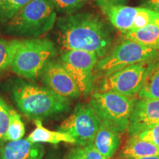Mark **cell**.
Returning a JSON list of instances; mask_svg holds the SVG:
<instances>
[{
	"label": "cell",
	"instance_id": "6da1fadb",
	"mask_svg": "<svg viewBox=\"0 0 159 159\" xmlns=\"http://www.w3.org/2000/svg\"><path fill=\"white\" fill-rule=\"evenodd\" d=\"M57 39L63 52L83 50L104 57L111 43L109 30L98 15L79 12L57 21Z\"/></svg>",
	"mask_w": 159,
	"mask_h": 159
},
{
	"label": "cell",
	"instance_id": "7a4b0ae2",
	"mask_svg": "<svg viewBox=\"0 0 159 159\" xmlns=\"http://www.w3.org/2000/svg\"><path fill=\"white\" fill-rule=\"evenodd\" d=\"M12 97L18 109L32 120L56 116L69 110L70 99L56 94L47 87L21 82L12 89Z\"/></svg>",
	"mask_w": 159,
	"mask_h": 159
},
{
	"label": "cell",
	"instance_id": "3957f363",
	"mask_svg": "<svg viewBox=\"0 0 159 159\" xmlns=\"http://www.w3.org/2000/svg\"><path fill=\"white\" fill-rule=\"evenodd\" d=\"M56 20L50 0H33L5 23L4 32L11 36L39 38L53 28Z\"/></svg>",
	"mask_w": 159,
	"mask_h": 159
},
{
	"label": "cell",
	"instance_id": "277c9868",
	"mask_svg": "<svg viewBox=\"0 0 159 159\" xmlns=\"http://www.w3.org/2000/svg\"><path fill=\"white\" fill-rule=\"evenodd\" d=\"M56 54V47L49 39L21 40L11 67L15 74L33 80L41 76L46 66Z\"/></svg>",
	"mask_w": 159,
	"mask_h": 159
},
{
	"label": "cell",
	"instance_id": "5b68a950",
	"mask_svg": "<svg viewBox=\"0 0 159 159\" xmlns=\"http://www.w3.org/2000/svg\"><path fill=\"white\" fill-rule=\"evenodd\" d=\"M136 100L134 97L124 96L114 91H99L92 94L89 104L101 124L122 134L128 131Z\"/></svg>",
	"mask_w": 159,
	"mask_h": 159
},
{
	"label": "cell",
	"instance_id": "8992f818",
	"mask_svg": "<svg viewBox=\"0 0 159 159\" xmlns=\"http://www.w3.org/2000/svg\"><path fill=\"white\" fill-rule=\"evenodd\" d=\"M158 55V49L125 39L102 57L97 62V67L104 72L105 76H108L128 66L152 61Z\"/></svg>",
	"mask_w": 159,
	"mask_h": 159
},
{
	"label": "cell",
	"instance_id": "52a82bcc",
	"mask_svg": "<svg viewBox=\"0 0 159 159\" xmlns=\"http://www.w3.org/2000/svg\"><path fill=\"white\" fill-rule=\"evenodd\" d=\"M100 121L90 104L78 103L71 114L59 127L61 132L68 134L80 147L92 144Z\"/></svg>",
	"mask_w": 159,
	"mask_h": 159
},
{
	"label": "cell",
	"instance_id": "ba28073f",
	"mask_svg": "<svg viewBox=\"0 0 159 159\" xmlns=\"http://www.w3.org/2000/svg\"><path fill=\"white\" fill-rule=\"evenodd\" d=\"M99 8L115 28L122 33L141 29L159 20V14L146 7L103 5Z\"/></svg>",
	"mask_w": 159,
	"mask_h": 159
},
{
	"label": "cell",
	"instance_id": "9c48e42d",
	"mask_svg": "<svg viewBox=\"0 0 159 159\" xmlns=\"http://www.w3.org/2000/svg\"><path fill=\"white\" fill-rule=\"evenodd\" d=\"M152 61L128 66L105 76L100 91H114L127 97L138 95Z\"/></svg>",
	"mask_w": 159,
	"mask_h": 159
},
{
	"label": "cell",
	"instance_id": "30bf717a",
	"mask_svg": "<svg viewBox=\"0 0 159 159\" xmlns=\"http://www.w3.org/2000/svg\"><path fill=\"white\" fill-rule=\"evenodd\" d=\"M41 76L46 87L61 96L71 99L81 94L74 80L61 61H49Z\"/></svg>",
	"mask_w": 159,
	"mask_h": 159
},
{
	"label": "cell",
	"instance_id": "8fae6325",
	"mask_svg": "<svg viewBox=\"0 0 159 159\" xmlns=\"http://www.w3.org/2000/svg\"><path fill=\"white\" fill-rule=\"evenodd\" d=\"M159 123V99H136L131 113L128 133L130 136Z\"/></svg>",
	"mask_w": 159,
	"mask_h": 159
},
{
	"label": "cell",
	"instance_id": "7c38bea8",
	"mask_svg": "<svg viewBox=\"0 0 159 159\" xmlns=\"http://www.w3.org/2000/svg\"><path fill=\"white\" fill-rule=\"evenodd\" d=\"M44 154L42 144L27 139L7 142L0 148V159H42Z\"/></svg>",
	"mask_w": 159,
	"mask_h": 159
},
{
	"label": "cell",
	"instance_id": "4fadbf2b",
	"mask_svg": "<svg viewBox=\"0 0 159 159\" xmlns=\"http://www.w3.org/2000/svg\"><path fill=\"white\" fill-rule=\"evenodd\" d=\"M121 143V134L100 124L92 144L100 153L111 159L119 150Z\"/></svg>",
	"mask_w": 159,
	"mask_h": 159
},
{
	"label": "cell",
	"instance_id": "5bb4252c",
	"mask_svg": "<svg viewBox=\"0 0 159 159\" xmlns=\"http://www.w3.org/2000/svg\"><path fill=\"white\" fill-rule=\"evenodd\" d=\"M159 156V148L148 141L132 136L120 152V159H135Z\"/></svg>",
	"mask_w": 159,
	"mask_h": 159
},
{
	"label": "cell",
	"instance_id": "9a60e30c",
	"mask_svg": "<svg viewBox=\"0 0 159 159\" xmlns=\"http://www.w3.org/2000/svg\"><path fill=\"white\" fill-rule=\"evenodd\" d=\"M34 122L36 127L26 138L30 142L39 144L47 143L52 144H57L62 142L76 144L75 139L68 134L60 130H50L46 128L43 126L41 120H35Z\"/></svg>",
	"mask_w": 159,
	"mask_h": 159
},
{
	"label": "cell",
	"instance_id": "2e32d148",
	"mask_svg": "<svg viewBox=\"0 0 159 159\" xmlns=\"http://www.w3.org/2000/svg\"><path fill=\"white\" fill-rule=\"evenodd\" d=\"M61 61L79 71L93 72L98 62V57L94 53L86 51L67 50L63 52Z\"/></svg>",
	"mask_w": 159,
	"mask_h": 159
},
{
	"label": "cell",
	"instance_id": "e0dca14e",
	"mask_svg": "<svg viewBox=\"0 0 159 159\" xmlns=\"http://www.w3.org/2000/svg\"><path fill=\"white\" fill-rule=\"evenodd\" d=\"M125 39L130 40L140 44L159 49V20L141 29L123 33Z\"/></svg>",
	"mask_w": 159,
	"mask_h": 159
},
{
	"label": "cell",
	"instance_id": "ac0fdd59",
	"mask_svg": "<svg viewBox=\"0 0 159 159\" xmlns=\"http://www.w3.org/2000/svg\"><path fill=\"white\" fill-rule=\"evenodd\" d=\"M138 97L139 99H159V60L150 63Z\"/></svg>",
	"mask_w": 159,
	"mask_h": 159
},
{
	"label": "cell",
	"instance_id": "d6986e66",
	"mask_svg": "<svg viewBox=\"0 0 159 159\" xmlns=\"http://www.w3.org/2000/svg\"><path fill=\"white\" fill-rule=\"evenodd\" d=\"M21 40H6L0 38V75L11 66Z\"/></svg>",
	"mask_w": 159,
	"mask_h": 159
},
{
	"label": "cell",
	"instance_id": "ffe728a7",
	"mask_svg": "<svg viewBox=\"0 0 159 159\" xmlns=\"http://www.w3.org/2000/svg\"><path fill=\"white\" fill-rule=\"evenodd\" d=\"M25 135V126L19 113L12 109L11 118L4 142H13L22 139Z\"/></svg>",
	"mask_w": 159,
	"mask_h": 159
},
{
	"label": "cell",
	"instance_id": "44dd1931",
	"mask_svg": "<svg viewBox=\"0 0 159 159\" xmlns=\"http://www.w3.org/2000/svg\"><path fill=\"white\" fill-rule=\"evenodd\" d=\"M33 0H6L0 7V23L5 24Z\"/></svg>",
	"mask_w": 159,
	"mask_h": 159
},
{
	"label": "cell",
	"instance_id": "7402d4cb",
	"mask_svg": "<svg viewBox=\"0 0 159 159\" xmlns=\"http://www.w3.org/2000/svg\"><path fill=\"white\" fill-rule=\"evenodd\" d=\"M55 11L59 13H71L83 7L80 0H50Z\"/></svg>",
	"mask_w": 159,
	"mask_h": 159
},
{
	"label": "cell",
	"instance_id": "603a6c76",
	"mask_svg": "<svg viewBox=\"0 0 159 159\" xmlns=\"http://www.w3.org/2000/svg\"><path fill=\"white\" fill-rule=\"evenodd\" d=\"M12 109L0 97V142H4L5 135L7 132Z\"/></svg>",
	"mask_w": 159,
	"mask_h": 159
},
{
	"label": "cell",
	"instance_id": "cb8c5ba5",
	"mask_svg": "<svg viewBox=\"0 0 159 159\" xmlns=\"http://www.w3.org/2000/svg\"><path fill=\"white\" fill-rule=\"evenodd\" d=\"M134 136L152 143L159 148V123Z\"/></svg>",
	"mask_w": 159,
	"mask_h": 159
},
{
	"label": "cell",
	"instance_id": "d4e9b609",
	"mask_svg": "<svg viewBox=\"0 0 159 159\" xmlns=\"http://www.w3.org/2000/svg\"><path fill=\"white\" fill-rule=\"evenodd\" d=\"M79 156L82 159H109L99 152L93 144L76 148Z\"/></svg>",
	"mask_w": 159,
	"mask_h": 159
},
{
	"label": "cell",
	"instance_id": "484cf974",
	"mask_svg": "<svg viewBox=\"0 0 159 159\" xmlns=\"http://www.w3.org/2000/svg\"><path fill=\"white\" fill-rule=\"evenodd\" d=\"M99 7L103 5H124L127 0H95Z\"/></svg>",
	"mask_w": 159,
	"mask_h": 159
},
{
	"label": "cell",
	"instance_id": "4316f807",
	"mask_svg": "<svg viewBox=\"0 0 159 159\" xmlns=\"http://www.w3.org/2000/svg\"><path fill=\"white\" fill-rule=\"evenodd\" d=\"M144 5L159 14V0H144Z\"/></svg>",
	"mask_w": 159,
	"mask_h": 159
},
{
	"label": "cell",
	"instance_id": "83f0119b",
	"mask_svg": "<svg viewBox=\"0 0 159 159\" xmlns=\"http://www.w3.org/2000/svg\"><path fill=\"white\" fill-rule=\"evenodd\" d=\"M66 159H82V158H81L80 156H79L78 152H77L76 149H75V150H73L69 154V156L67 157Z\"/></svg>",
	"mask_w": 159,
	"mask_h": 159
},
{
	"label": "cell",
	"instance_id": "f1b7e54d",
	"mask_svg": "<svg viewBox=\"0 0 159 159\" xmlns=\"http://www.w3.org/2000/svg\"><path fill=\"white\" fill-rule=\"evenodd\" d=\"M135 159H159V156L144 157V158H135Z\"/></svg>",
	"mask_w": 159,
	"mask_h": 159
},
{
	"label": "cell",
	"instance_id": "f546056e",
	"mask_svg": "<svg viewBox=\"0 0 159 159\" xmlns=\"http://www.w3.org/2000/svg\"><path fill=\"white\" fill-rule=\"evenodd\" d=\"M5 1L6 0H0V7H1V6L5 2Z\"/></svg>",
	"mask_w": 159,
	"mask_h": 159
},
{
	"label": "cell",
	"instance_id": "4dcf8cb0",
	"mask_svg": "<svg viewBox=\"0 0 159 159\" xmlns=\"http://www.w3.org/2000/svg\"><path fill=\"white\" fill-rule=\"evenodd\" d=\"M81 2H83V3H85V2H88V1H91V0H80Z\"/></svg>",
	"mask_w": 159,
	"mask_h": 159
}]
</instances>
